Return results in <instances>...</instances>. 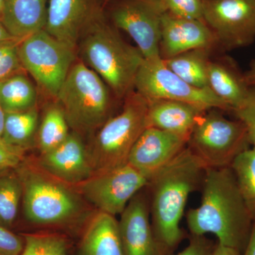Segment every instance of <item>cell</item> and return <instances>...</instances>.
<instances>
[{
	"mask_svg": "<svg viewBox=\"0 0 255 255\" xmlns=\"http://www.w3.org/2000/svg\"><path fill=\"white\" fill-rule=\"evenodd\" d=\"M200 205L188 211L192 236L214 235L219 244L244 253L253 220L243 200L231 167L206 169Z\"/></svg>",
	"mask_w": 255,
	"mask_h": 255,
	"instance_id": "obj_1",
	"label": "cell"
},
{
	"mask_svg": "<svg viewBox=\"0 0 255 255\" xmlns=\"http://www.w3.org/2000/svg\"><path fill=\"white\" fill-rule=\"evenodd\" d=\"M206 167L188 146L149 181L151 224L168 254L184 238L180 227L189 196L202 185Z\"/></svg>",
	"mask_w": 255,
	"mask_h": 255,
	"instance_id": "obj_2",
	"label": "cell"
},
{
	"mask_svg": "<svg viewBox=\"0 0 255 255\" xmlns=\"http://www.w3.org/2000/svg\"><path fill=\"white\" fill-rule=\"evenodd\" d=\"M82 59L108 85L116 97L126 98L135 89L144 61L137 47L130 46L101 13L80 38Z\"/></svg>",
	"mask_w": 255,
	"mask_h": 255,
	"instance_id": "obj_3",
	"label": "cell"
},
{
	"mask_svg": "<svg viewBox=\"0 0 255 255\" xmlns=\"http://www.w3.org/2000/svg\"><path fill=\"white\" fill-rule=\"evenodd\" d=\"M22 183L23 214L26 221L42 227L73 224L86 214L85 199L73 186L23 160L16 167Z\"/></svg>",
	"mask_w": 255,
	"mask_h": 255,
	"instance_id": "obj_4",
	"label": "cell"
},
{
	"mask_svg": "<svg viewBox=\"0 0 255 255\" xmlns=\"http://www.w3.org/2000/svg\"><path fill=\"white\" fill-rule=\"evenodd\" d=\"M73 131L90 133L111 117L108 85L85 63H74L56 97Z\"/></svg>",
	"mask_w": 255,
	"mask_h": 255,
	"instance_id": "obj_5",
	"label": "cell"
},
{
	"mask_svg": "<svg viewBox=\"0 0 255 255\" xmlns=\"http://www.w3.org/2000/svg\"><path fill=\"white\" fill-rule=\"evenodd\" d=\"M147 100L132 92L126 97L122 112L99 129L87 147L95 174L127 163L134 144L147 128Z\"/></svg>",
	"mask_w": 255,
	"mask_h": 255,
	"instance_id": "obj_6",
	"label": "cell"
},
{
	"mask_svg": "<svg viewBox=\"0 0 255 255\" xmlns=\"http://www.w3.org/2000/svg\"><path fill=\"white\" fill-rule=\"evenodd\" d=\"M187 146L206 168H223L231 167L235 158L251 145L241 121L231 120L211 110L198 121Z\"/></svg>",
	"mask_w": 255,
	"mask_h": 255,
	"instance_id": "obj_7",
	"label": "cell"
},
{
	"mask_svg": "<svg viewBox=\"0 0 255 255\" xmlns=\"http://www.w3.org/2000/svg\"><path fill=\"white\" fill-rule=\"evenodd\" d=\"M18 53L23 68L42 90L56 97L75 63V48L43 29L21 40Z\"/></svg>",
	"mask_w": 255,
	"mask_h": 255,
	"instance_id": "obj_8",
	"label": "cell"
},
{
	"mask_svg": "<svg viewBox=\"0 0 255 255\" xmlns=\"http://www.w3.org/2000/svg\"><path fill=\"white\" fill-rule=\"evenodd\" d=\"M135 89L147 101H175L204 111L217 109L231 112L209 88H197L189 85L169 70L161 57L144 59L135 78Z\"/></svg>",
	"mask_w": 255,
	"mask_h": 255,
	"instance_id": "obj_9",
	"label": "cell"
},
{
	"mask_svg": "<svg viewBox=\"0 0 255 255\" xmlns=\"http://www.w3.org/2000/svg\"><path fill=\"white\" fill-rule=\"evenodd\" d=\"M148 184L145 176L127 163L94 174L73 187L97 211L116 216L122 214L132 198Z\"/></svg>",
	"mask_w": 255,
	"mask_h": 255,
	"instance_id": "obj_10",
	"label": "cell"
},
{
	"mask_svg": "<svg viewBox=\"0 0 255 255\" xmlns=\"http://www.w3.org/2000/svg\"><path fill=\"white\" fill-rule=\"evenodd\" d=\"M203 21L226 50L255 40V0H202Z\"/></svg>",
	"mask_w": 255,
	"mask_h": 255,
	"instance_id": "obj_11",
	"label": "cell"
},
{
	"mask_svg": "<svg viewBox=\"0 0 255 255\" xmlns=\"http://www.w3.org/2000/svg\"><path fill=\"white\" fill-rule=\"evenodd\" d=\"M159 0H123L111 12L114 26L127 32L145 59L160 57L162 16Z\"/></svg>",
	"mask_w": 255,
	"mask_h": 255,
	"instance_id": "obj_12",
	"label": "cell"
},
{
	"mask_svg": "<svg viewBox=\"0 0 255 255\" xmlns=\"http://www.w3.org/2000/svg\"><path fill=\"white\" fill-rule=\"evenodd\" d=\"M101 13L95 0H49L44 30L75 48L87 27Z\"/></svg>",
	"mask_w": 255,
	"mask_h": 255,
	"instance_id": "obj_13",
	"label": "cell"
},
{
	"mask_svg": "<svg viewBox=\"0 0 255 255\" xmlns=\"http://www.w3.org/2000/svg\"><path fill=\"white\" fill-rule=\"evenodd\" d=\"M188 140L155 128L147 127L134 144L127 163L150 179L177 157Z\"/></svg>",
	"mask_w": 255,
	"mask_h": 255,
	"instance_id": "obj_14",
	"label": "cell"
},
{
	"mask_svg": "<svg viewBox=\"0 0 255 255\" xmlns=\"http://www.w3.org/2000/svg\"><path fill=\"white\" fill-rule=\"evenodd\" d=\"M119 231L124 255H168L159 244L151 224L149 201L139 192L120 215Z\"/></svg>",
	"mask_w": 255,
	"mask_h": 255,
	"instance_id": "obj_15",
	"label": "cell"
},
{
	"mask_svg": "<svg viewBox=\"0 0 255 255\" xmlns=\"http://www.w3.org/2000/svg\"><path fill=\"white\" fill-rule=\"evenodd\" d=\"M36 163L52 177L70 186L77 185L95 174L81 135L75 131L70 132L58 147L41 154Z\"/></svg>",
	"mask_w": 255,
	"mask_h": 255,
	"instance_id": "obj_16",
	"label": "cell"
},
{
	"mask_svg": "<svg viewBox=\"0 0 255 255\" xmlns=\"http://www.w3.org/2000/svg\"><path fill=\"white\" fill-rule=\"evenodd\" d=\"M218 45L214 33L203 20L162 16L159 53L162 59L196 49L211 50Z\"/></svg>",
	"mask_w": 255,
	"mask_h": 255,
	"instance_id": "obj_17",
	"label": "cell"
},
{
	"mask_svg": "<svg viewBox=\"0 0 255 255\" xmlns=\"http://www.w3.org/2000/svg\"><path fill=\"white\" fill-rule=\"evenodd\" d=\"M147 127L155 128L189 140L199 119L207 111L170 100L147 101Z\"/></svg>",
	"mask_w": 255,
	"mask_h": 255,
	"instance_id": "obj_18",
	"label": "cell"
},
{
	"mask_svg": "<svg viewBox=\"0 0 255 255\" xmlns=\"http://www.w3.org/2000/svg\"><path fill=\"white\" fill-rule=\"evenodd\" d=\"M49 0H5L1 23L18 40L44 29Z\"/></svg>",
	"mask_w": 255,
	"mask_h": 255,
	"instance_id": "obj_19",
	"label": "cell"
},
{
	"mask_svg": "<svg viewBox=\"0 0 255 255\" xmlns=\"http://www.w3.org/2000/svg\"><path fill=\"white\" fill-rule=\"evenodd\" d=\"M81 255H124L119 221L116 216L97 211L87 224Z\"/></svg>",
	"mask_w": 255,
	"mask_h": 255,
	"instance_id": "obj_20",
	"label": "cell"
},
{
	"mask_svg": "<svg viewBox=\"0 0 255 255\" xmlns=\"http://www.w3.org/2000/svg\"><path fill=\"white\" fill-rule=\"evenodd\" d=\"M208 82L210 90L232 112L246 102L251 92V87L247 85L244 74L228 60H210Z\"/></svg>",
	"mask_w": 255,
	"mask_h": 255,
	"instance_id": "obj_21",
	"label": "cell"
},
{
	"mask_svg": "<svg viewBox=\"0 0 255 255\" xmlns=\"http://www.w3.org/2000/svg\"><path fill=\"white\" fill-rule=\"evenodd\" d=\"M210 52L206 49L193 50L162 60L169 70L189 85L197 88H209Z\"/></svg>",
	"mask_w": 255,
	"mask_h": 255,
	"instance_id": "obj_22",
	"label": "cell"
},
{
	"mask_svg": "<svg viewBox=\"0 0 255 255\" xmlns=\"http://www.w3.org/2000/svg\"><path fill=\"white\" fill-rule=\"evenodd\" d=\"M36 102V87L23 74H15L0 82V105L5 113L31 110Z\"/></svg>",
	"mask_w": 255,
	"mask_h": 255,
	"instance_id": "obj_23",
	"label": "cell"
},
{
	"mask_svg": "<svg viewBox=\"0 0 255 255\" xmlns=\"http://www.w3.org/2000/svg\"><path fill=\"white\" fill-rule=\"evenodd\" d=\"M38 128L36 107L24 112H9L5 114L1 138L10 145L25 150L36 137Z\"/></svg>",
	"mask_w": 255,
	"mask_h": 255,
	"instance_id": "obj_24",
	"label": "cell"
},
{
	"mask_svg": "<svg viewBox=\"0 0 255 255\" xmlns=\"http://www.w3.org/2000/svg\"><path fill=\"white\" fill-rule=\"evenodd\" d=\"M22 183L16 168H0V223L7 228L14 225L22 201Z\"/></svg>",
	"mask_w": 255,
	"mask_h": 255,
	"instance_id": "obj_25",
	"label": "cell"
},
{
	"mask_svg": "<svg viewBox=\"0 0 255 255\" xmlns=\"http://www.w3.org/2000/svg\"><path fill=\"white\" fill-rule=\"evenodd\" d=\"M70 127L60 105H51L43 114L38 128L37 144L41 154L63 143L70 135Z\"/></svg>",
	"mask_w": 255,
	"mask_h": 255,
	"instance_id": "obj_26",
	"label": "cell"
},
{
	"mask_svg": "<svg viewBox=\"0 0 255 255\" xmlns=\"http://www.w3.org/2000/svg\"><path fill=\"white\" fill-rule=\"evenodd\" d=\"M242 197L255 223V147L251 146L235 158L231 165Z\"/></svg>",
	"mask_w": 255,
	"mask_h": 255,
	"instance_id": "obj_27",
	"label": "cell"
},
{
	"mask_svg": "<svg viewBox=\"0 0 255 255\" xmlns=\"http://www.w3.org/2000/svg\"><path fill=\"white\" fill-rule=\"evenodd\" d=\"M21 255H68V243L60 235L26 234Z\"/></svg>",
	"mask_w": 255,
	"mask_h": 255,
	"instance_id": "obj_28",
	"label": "cell"
},
{
	"mask_svg": "<svg viewBox=\"0 0 255 255\" xmlns=\"http://www.w3.org/2000/svg\"><path fill=\"white\" fill-rule=\"evenodd\" d=\"M163 12L179 17L203 20L202 0H159Z\"/></svg>",
	"mask_w": 255,
	"mask_h": 255,
	"instance_id": "obj_29",
	"label": "cell"
},
{
	"mask_svg": "<svg viewBox=\"0 0 255 255\" xmlns=\"http://www.w3.org/2000/svg\"><path fill=\"white\" fill-rule=\"evenodd\" d=\"M233 112L244 124L251 145L255 147V87H251L246 102Z\"/></svg>",
	"mask_w": 255,
	"mask_h": 255,
	"instance_id": "obj_30",
	"label": "cell"
},
{
	"mask_svg": "<svg viewBox=\"0 0 255 255\" xmlns=\"http://www.w3.org/2000/svg\"><path fill=\"white\" fill-rule=\"evenodd\" d=\"M23 248L24 238L0 223V255H21Z\"/></svg>",
	"mask_w": 255,
	"mask_h": 255,
	"instance_id": "obj_31",
	"label": "cell"
},
{
	"mask_svg": "<svg viewBox=\"0 0 255 255\" xmlns=\"http://www.w3.org/2000/svg\"><path fill=\"white\" fill-rule=\"evenodd\" d=\"M24 150L10 145L0 137V168H16L24 160Z\"/></svg>",
	"mask_w": 255,
	"mask_h": 255,
	"instance_id": "obj_32",
	"label": "cell"
},
{
	"mask_svg": "<svg viewBox=\"0 0 255 255\" xmlns=\"http://www.w3.org/2000/svg\"><path fill=\"white\" fill-rule=\"evenodd\" d=\"M23 68L18 53V46L0 60V82L20 73Z\"/></svg>",
	"mask_w": 255,
	"mask_h": 255,
	"instance_id": "obj_33",
	"label": "cell"
},
{
	"mask_svg": "<svg viewBox=\"0 0 255 255\" xmlns=\"http://www.w3.org/2000/svg\"><path fill=\"white\" fill-rule=\"evenodd\" d=\"M214 247L204 236H192L187 248L174 255H211Z\"/></svg>",
	"mask_w": 255,
	"mask_h": 255,
	"instance_id": "obj_34",
	"label": "cell"
},
{
	"mask_svg": "<svg viewBox=\"0 0 255 255\" xmlns=\"http://www.w3.org/2000/svg\"><path fill=\"white\" fill-rule=\"evenodd\" d=\"M211 255H242V253L234 248L223 246L219 243L217 246L214 247V251L211 253Z\"/></svg>",
	"mask_w": 255,
	"mask_h": 255,
	"instance_id": "obj_35",
	"label": "cell"
},
{
	"mask_svg": "<svg viewBox=\"0 0 255 255\" xmlns=\"http://www.w3.org/2000/svg\"><path fill=\"white\" fill-rule=\"evenodd\" d=\"M21 40H14V41H9L0 43V60L9 53L11 50L14 49L18 46Z\"/></svg>",
	"mask_w": 255,
	"mask_h": 255,
	"instance_id": "obj_36",
	"label": "cell"
},
{
	"mask_svg": "<svg viewBox=\"0 0 255 255\" xmlns=\"http://www.w3.org/2000/svg\"><path fill=\"white\" fill-rule=\"evenodd\" d=\"M244 78L248 86L255 87V60L251 62L249 69L244 73Z\"/></svg>",
	"mask_w": 255,
	"mask_h": 255,
	"instance_id": "obj_37",
	"label": "cell"
},
{
	"mask_svg": "<svg viewBox=\"0 0 255 255\" xmlns=\"http://www.w3.org/2000/svg\"><path fill=\"white\" fill-rule=\"evenodd\" d=\"M242 255H255V223L253 224L251 237H250L246 250Z\"/></svg>",
	"mask_w": 255,
	"mask_h": 255,
	"instance_id": "obj_38",
	"label": "cell"
},
{
	"mask_svg": "<svg viewBox=\"0 0 255 255\" xmlns=\"http://www.w3.org/2000/svg\"><path fill=\"white\" fill-rule=\"evenodd\" d=\"M14 40H18L16 38H14L11 34L8 32L6 28L4 27L3 23L0 21V43H3V42L14 41Z\"/></svg>",
	"mask_w": 255,
	"mask_h": 255,
	"instance_id": "obj_39",
	"label": "cell"
},
{
	"mask_svg": "<svg viewBox=\"0 0 255 255\" xmlns=\"http://www.w3.org/2000/svg\"><path fill=\"white\" fill-rule=\"evenodd\" d=\"M5 112L0 105V137H2L3 130H4Z\"/></svg>",
	"mask_w": 255,
	"mask_h": 255,
	"instance_id": "obj_40",
	"label": "cell"
},
{
	"mask_svg": "<svg viewBox=\"0 0 255 255\" xmlns=\"http://www.w3.org/2000/svg\"><path fill=\"white\" fill-rule=\"evenodd\" d=\"M5 0H0V21H2L3 14H4Z\"/></svg>",
	"mask_w": 255,
	"mask_h": 255,
	"instance_id": "obj_41",
	"label": "cell"
}]
</instances>
